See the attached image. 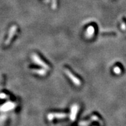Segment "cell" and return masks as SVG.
I'll use <instances>...</instances> for the list:
<instances>
[{"instance_id": "obj_9", "label": "cell", "mask_w": 126, "mask_h": 126, "mask_svg": "<svg viewBox=\"0 0 126 126\" xmlns=\"http://www.w3.org/2000/svg\"><path fill=\"white\" fill-rule=\"evenodd\" d=\"M121 28H122V29H123V30H126V24H125L124 23H122Z\"/></svg>"}, {"instance_id": "obj_6", "label": "cell", "mask_w": 126, "mask_h": 126, "mask_svg": "<svg viewBox=\"0 0 126 126\" xmlns=\"http://www.w3.org/2000/svg\"><path fill=\"white\" fill-rule=\"evenodd\" d=\"M66 115L64 113H51L48 115V118L49 120H52L54 117L56 118H64L66 116Z\"/></svg>"}, {"instance_id": "obj_5", "label": "cell", "mask_w": 126, "mask_h": 126, "mask_svg": "<svg viewBox=\"0 0 126 126\" xmlns=\"http://www.w3.org/2000/svg\"><path fill=\"white\" fill-rule=\"evenodd\" d=\"M94 32H95V30H94V28L92 26H90L89 27L87 28V30H86V37L87 38H91L92 36H93V34H94Z\"/></svg>"}, {"instance_id": "obj_8", "label": "cell", "mask_w": 126, "mask_h": 126, "mask_svg": "<svg viewBox=\"0 0 126 126\" xmlns=\"http://www.w3.org/2000/svg\"><path fill=\"white\" fill-rule=\"evenodd\" d=\"M113 71H114V72L116 74H120L121 72V69L119 67L116 66V67H115L114 69H113Z\"/></svg>"}, {"instance_id": "obj_3", "label": "cell", "mask_w": 126, "mask_h": 126, "mask_svg": "<svg viewBox=\"0 0 126 126\" xmlns=\"http://www.w3.org/2000/svg\"><path fill=\"white\" fill-rule=\"evenodd\" d=\"M16 29H17V27H16V26H13L12 27V28H11V30H10V34H9V38H8V39L7 40V43H6L7 45H8V44L10 43V42L11 39H12V37H13V36H14V35L15 34V33H16Z\"/></svg>"}, {"instance_id": "obj_7", "label": "cell", "mask_w": 126, "mask_h": 126, "mask_svg": "<svg viewBox=\"0 0 126 126\" xmlns=\"http://www.w3.org/2000/svg\"><path fill=\"white\" fill-rule=\"evenodd\" d=\"M32 71H33V72L37 73V74L42 75V76L46 75V71L44 69H33Z\"/></svg>"}, {"instance_id": "obj_4", "label": "cell", "mask_w": 126, "mask_h": 126, "mask_svg": "<svg viewBox=\"0 0 126 126\" xmlns=\"http://www.w3.org/2000/svg\"><path fill=\"white\" fill-rule=\"evenodd\" d=\"M78 106L76 104L73 105L72 107V111H71V118L72 121L74 120L75 118H76V113L78 112Z\"/></svg>"}, {"instance_id": "obj_1", "label": "cell", "mask_w": 126, "mask_h": 126, "mask_svg": "<svg viewBox=\"0 0 126 126\" xmlns=\"http://www.w3.org/2000/svg\"><path fill=\"white\" fill-rule=\"evenodd\" d=\"M32 59H33V60H34L35 62H36L37 64L41 66L42 67H43L44 69H50L49 66L48 65L45 63V62H44L43 60L40 59V57H39L38 55H36V54H33V55H32Z\"/></svg>"}, {"instance_id": "obj_2", "label": "cell", "mask_w": 126, "mask_h": 126, "mask_svg": "<svg viewBox=\"0 0 126 126\" xmlns=\"http://www.w3.org/2000/svg\"><path fill=\"white\" fill-rule=\"evenodd\" d=\"M65 72L66 74L67 75V76L70 78V79L73 82V83L75 85H76V86H80L81 85V81H80V80L78 77H76L71 72L69 69H65Z\"/></svg>"}]
</instances>
